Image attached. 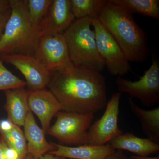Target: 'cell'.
Instances as JSON below:
<instances>
[{
	"mask_svg": "<svg viewBox=\"0 0 159 159\" xmlns=\"http://www.w3.org/2000/svg\"><path fill=\"white\" fill-rule=\"evenodd\" d=\"M48 87L63 111L93 113L106 106V84L99 71L73 63L51 72Z\"/></svg>",
	"mask_w": 159,
	"mask_h": 159,
	"instance_id": "obj_1",
	"label": "cell"
},
{
	"mask_svg": "<svg viewBox=\"0 0 159 159\" xmlns=\"http://www.w3.org/2000/svg\"><path fill=\"white\" fill-rule=\"evenodd\" d=\"M98 19L112 35L129 61L144 62L149 54L146 33L124 7L106 1Z\"/></svg>",
	"mask_w": 159,
	"mask_h": 159,
	"instance_id": "obj_2",
	"label": "cell"
},
{
	"mask_svg": "<svg viewBox=\"0 0 159 159\" xmlns=\"http://www.w3.org/2000/svg\"><path fill=\"white\" fill-rule=\"evenodd\" d=\"M10 3L11 13L0 39V53L34 55L41 35L29 18L27 0Z\"/></svg>",
	"mask_w": 159,
	"mask_h": 159,
	"instance_id": "obj_3",
	"label": "cell"
},
{
	"mask_svg": "<svg viewBox=\"0 0 159 159\" xmlns=\"http://www.w3.org/2000/svg\"><path fill=\"white\" fill-rule=\"evenodd\" d=\"M92 21L89 18L75 20L63 35L74 65L100 72L105 68V63L97 50Z\"/></svg>",
	"mask_w": 159,
	"mask_h": 159,
	"instance_id": "obj_4",
	"label": "cell"
},
{
	"mask_svg": "<svg viewBox=\"0 0 159 159\" xmlns=\"http://www.w3.org/2000/svg\"><path fill=\"white\" fill-rule=\"evenodd\" d=\"M47 134L57 139L61 145H87L88 131L94 118L93 113H79L61 111Z\"/></svg>",
	"mask_w": 159,
	"mask_h": 159,
	"instance_id": "obj_5",
	"label": "cell"
},
{
	"mask_svg": "<svg viewBox=\"0 0 159 159\" xmlns=\"http://www.w3.org/2000/svg\"><path fill=\"white\" fill-rule=\"evenodd\" d=\"M116 83L119 93H126L139 99L145 106H153L159 102V62L152 58L150 67L139 80L131 81L119 76Z\"/></svg>",
	"mask_w": 159,
	"mask_h": 159,
	"instance_id": "obj_6",
	"label": "cell"
},
{
	"mask_svg": "<svg viewBox=\"0 0 159 159\" xmlns=\"http://www.w3.org/2000/svg\"><path fill=\"white\" fill-rule=\"evenodd\" d=\"M96 44L99 54L110 74L121 76L131 70L129 61L112 35L99 20L92 19Z\"/></svg>",
	"mask_w": 159,
	"mask_h": 159,
	"instance_id": "obj_7",
	"label": "cell"
},
{
	"mask_svg": "<svg viewBox=\"0 0 159 159\" xmlns=\"http://www.w3.org/2000/svg\"><path fill=\"white\" fill-rule=\"evenodd\" d=\"M121 96L119 92L113 94L102 116L91 125L88 131V145H105L123 134L118 125Z\"/></svg>",
	"mask_w": 159,
	"mask_h": 159,
	"instance_id": "obj_8",
	"label": "cell"
},
{
	"mask_svg": "<svg viewBox=\"0 0 159 159\" xmlns=\"http://www.w3.org/2000/svg\"><path fill=\"white\" fill-rule=\"evenodd\" d=\"M1 57L23 74L29 90L46 88L51 79V73L34 55L1 54Z\"/></svg>",
	"mask_w": 159,
	"mask_h": 159,
	"instance_id": "obj_9",
	"label": "cell"
},
{
	"mask_svg": "<svg viewBox=\"0 0 159 159\" xmlns=\"http://www.w3.org/2000/svg\"><path fill=\"white\" fill-rule=\"evenodd\" d=\"M34 55L51 72L72 63L63 34L41 36Z\"/></svg>",
	"mask_w": 159,
	"mask_h": 159,
	"instance_id": "obj_10",
	"label": "cell"
},
{
	"mask_svg": "<svg viewBox=\"0 0 159 159\" xmlns=\"http://www.w3.org/2000/svg\"><path fill=\"white\" fill-rule=\"evenodd\" d=\"M75 20L70 0H53L40 24L41 35L63 34Z\"/></svg>",
	"mask_w": 159,
	"mask_h": 159,
	"instance_id": "obj_11",
	"label": "cell"
},
{
	"mask_svg": "<svg viewBox=\"0 0 159 159\" xmlns=\"http://www.w3.org/2000/svg\"><path fill=\"white\" fill-rule=\"evenodd\" d=\"M29 110L34 113L40 122L42 128L46 134L51 127L53 117L58 112L63 111L61 104L51 91L46 88L28 91Z\"/></svg>",
	"mask_w": 159,
	"mask_h": 159,
	"instance_id": "obj_12",
	"label": "cell"
},
{
	"mask_svg": "<svg viewBox=\"0 0 159 159\" xmlns=\"http://www.w3.org/2000/svg\"><path fill=\"white\" fill-rule=\"evenodd\" d=\"M24 134L27 143L28 153L34 159H39L41 157L56 149L53 142L49 143L46 139V133L35 121L33 113L29 111L25 125Z\"/></svg>",
	"mask_w": 159,
	"mask_h": 159,
	"instance_id": "obj_13",
	"label": "cell"
},
{
	"mask_svg": "<svg viewBox=\"0 0 159 159\" xmlns=\"http://www.w3.org/2000/svg\"><path fill=\"white\" fill-rule=\"evenodd\" d=\"M56 149L49 153L72 159H105L116 151L110 145L69 146L54 143Z\"/></svg>",
	"mask_w": 159,
	"mask_h": 159,
	"instance_id": "obj_14",
	"label": "cell"
},
{
	"mask_svg": "<svg viewBox=\"0 0 159 159\" xmlns=\"http://www.w3.org/2000/svg\"><path fill=\"white\" fill-rule=\"evenodd\" d=\"M108 144L116 150L128 151L138 156L148 157L159 150V144L148 138L137 137L132 133H123L112 139Z\"/></svg>",
	"mask_w": 159,
	"mask_h": 159,
	"instance_id": "obj_15",
	"label": "cell"
},
{
	"mask_svg": "<svg viewBox=\"0 0 159 159\" xmlns=\"http://www.w3.org/2000/svg\"><path fill=\"white\" fill-rule=\"evenodd\" d=\"M6 96L5 108L8 119L21 127L25 125L29 111L28 103L29 92L25 87L5 91Z\"/></svg>",
	"mask_w": 159,
	"mask_h": 159,
	"instance_id": "obj_16",
	"label": "cell"
},
{
	"mask_svg": "<svg viewBox=\"0 0 159 159\" xmlns=\"http://www.w3.org/2000/svg\"><path fill=\"white\" fill-rule=\"evenodd\" d=\"M131 111L140 120L142 130L152 142L159 144V107L151 110H145L128 98Z\"/></svg>",
	"mask_w": 159,
	"mask_h": 159,
	"instance_id": "obj_17",
	"label": "cell"
},
{
	"mask_svg": "<svg viewBox=\"0 0 159 159\" xmlns=\"http://www.w3.org/2000/svg\"><path fill=\"white\" fill-rule=\"evenodd\" d=\"M124 7L132 14L142 15L159 20V0H112Z\"/></svg>",
	"mask_w": 159,
	"mask_h": 159,
	"instance_id": "obj_18",
	"label": "cell"
},
{
	"mask_svg": "<svg viewBox=\"0 0 159 159\" xmlns=\"http://www.w3.org/2000/svg\"><path fill=\"white\" fill-rule=\"evenodd\" d=\"M106 2L105 0H70L71 9L75 20L97 18Z\"/></svg>",
	"mask_w": 159,
	"mask_h": 159,
	"instance_id": "obj_19",
	"label": "cell"
},
{
	"mask_svg": "<svg viewBox=\"0 0 159 159\" xmlns=\"http://www.w3.org/2000/svg\"><path fill=\"white\" fill-rule=\"evenodd\" d=\"M0 133L8 146L17 152L20 159L25 158L28 154L27 143L20 127L14 124L9 130Z\"/></svg>",
	"mask_w": 159,
	"mask_h": 159,
	"instance_id": "obj_20",
	"label": "cell"
},
{
	"mask_svg": "<svg viewBox=\"0 0 159 159\" xmlns=\"http://www.w3.org/2000/svg\"><path fill=\"white\" fill-rule=\"evenodd\" d=\"M53 0H27V8L30 20L39 27Z\"/></svg>",
	"mask_w": 159,
	"mask_h": 159,
	"instance_id": "obj_21",
	"label": "cell"
},
{
	"mask_svg": "<svg viewBox=\"0 0 159 159\" xmlns=\"http://www.w3.org/2000/svg\"><path fill=\"white\" fill-rule=\"evenodd\" d=\"M26 85V81L20 79L6 68L0 57V91L25 87Z\"/></svg>",
	"mask_w": 159,
	"mask_h": 159,
	"instance_id": "obj_22",
	"label": "cell"
},
{
	"mask_svg": "<svg viewBox=\"0 0 159 159\" xmlns=\"http://www.w3.org/2000/svg\"><path fill=\"white\" fill-rule=\"evenodd\" d=\"M11 9L7 11L0 12V39L2 36L6 23L11 14Z\"/></svg>",
	"mask_w": 159,
	"mask_h": 159,
	"instance_id": "obj_23",
	"label": "cell"
},
{
	"mask_svg": "<svg viewBox=\"0 0 159 159\" xmlns=\"http://www.w3.org/2000/svg\"><path fill=\"white\" fill-rule=\"evenodd\" d=\"M15 123L9 119L0 120V132L6 131L10 129Z\"/></svg>",
	"mask_w": 159,
	"mask_h": 159,
	"instance_id": "obj_24",
	"label": "cell"
},
{
	"mask_svg": "<svg viewBox=\"0 0 159 159\" xmlns=\"http://www.w3.org/2000/svg\"><path fill=\"white\" fill-rule=\"evenodd\" d=\"M105 159H129V158L123 152V151L116 150Z\"/></svg>",
	"mask_w": 159,
	"mask_h": 159,
	"instance_id": "obj_25",
	"label": "cell"
},
{
	"mask_svg": "<svg viewBox=\"0 0 159 159\" xmlns=\"http://www.w3.org/2000/svg\"><path fill=\"white\" fill-rule=\"evenodd\" d=\"M7 146V143L1 137L0 139V159H6V150Z\"/></svg>",
	"mask_w": 159,
	"mask_h": 159,
	"instance_id": "obj_26",
	"label": "cell"
},
{
	"mask_svg": "<svg viewBox=\"0 0 159 159\" xmlns=\"http://www.w3.org/2000/svg\"><path fill=\"white\" fill-rule=\"evenodd\" d=\"M10 9V0H0V12L7 11Z\"/></svg>",
	"mask_w": 159,
	"mask_h": 159,
	"instance_id": "obj_27",
	"label": "cell"
},
{
	"mask_svg": "<svg viewBox=\"0 0 159 159\" xmlns=\"http://www.w3.org/2000/svg\"><path fill=\"white\" fill-rule=\"evenodd\" d=\"M39 159H67L63 157L56 156L49 153L44 155L41 157Z\"/></svg>",
	"mask_w": 159,
	"mask_h": 159,
	"instance_id": "obj_28",
	"label": "cell"
},
{
	"mask_svg": "<svg viewBox=\"0 0 159 159\" xmlns=\"http://www.w3.org/2000/svg\"><path fill=\"white\" fill-rule=\"evenodd\" d=\"M131 159H159V156L152 157H141L138 156L132 155L130 157Z\"/></svg>",
	"mask_w": 159,
	"mask_h": 159,
	"instance_id": "obj_29",
	"label": "cell"
},
{
	"mask_svg": "<svg viewBox=\"0 0 159 159\" xmlns=\"http://www.w3.org/2000/svg\"><path fill=\"white\" fill-rule=\"evenodd\" d=\"M23 159H34L33 158V157L31 156V155L29 154H27V156L25 157V158Z\"/></svg>",
	"mask_w": 159,
	"mask_h": 159,
	"instance_id": "obj_30",
	"label": "cell"
}]
</instances>
